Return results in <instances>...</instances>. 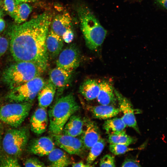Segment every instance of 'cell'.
<instances>
[{
    "label": "cell",
    "mask_w": 167,
    "mask_h": 167,
    "mask_svg": "<svg viewBox=\"0 0 167 167\" xmlns=\"http://www.w3.org/2000/svg\"><path fill=\"white\" fill-rule=\"evenodd\" d=\"M51 20V15L44 12L22 24L10 26V51L16 62H33L45 70L49 58L45 41Z\"/></svg>",
    "instance_id": "1"
},
{
    "label": "cell",
    "mask_w": 167,
    "mask_h": 167,
    "mask_svg": "<svg viewBox=\"0 0 167 167\" xmlns=\"http://www.w3.org/2000/svg\"><path fill=\"white\" fill-rule=\"evenodd\" d=\"M79 109V105L72 93L58 99L48 111L50 133L51 135L62 134L70 117Z\"/></svg>",
    "instance_id": "2"
},
{
    "label": "cell",
    "mask_w": 167,
    "mask_h": 167,
    "mask_svg": "<svg viewBox=\"0 0 167 167\" xmlns=\"http://www.w3.org/2000/svg\"><path fill=\"white\" fill-rule=\"evenodd\" d=\"M80 27L87 47L94 50L103 43L107 32L91 10L82 5L77 9Z\"/></svg>",
    "instance_id": "3"
},
{
    "label": "cell",
    "mask_w": 167,
    "mask_h": 167,
    "mask_svg": "<svg viewBox=\"0 0 167 167\" xmlns=\"http://www.w3.org/2000/svg\"><path fill=\"white\" fill-rule=\"evenodd\" d=\"M45 70L37 64L29 61H19L6 69L3 79L5 83L12 89L37 77Z\"/></svg>",
    "instance_id": "4"
},
{
    "label": "cell",
    "mask_w": 167,
    "mask_h": 167,
    "mask_svg": "<svg viewBox=\"0 0 167 167\" xmlns=\"http://www.w3.org/2000/svg\"><path fill=\"white\" fill-rule=\"evenodd\" d=\"M29 133L25 127L10 129L5 133L2 142L3 149L7 154L16 157L20 156L28 142Z\"/></svg>",
    "instance_id": "5"
},
{
    "label": "cell",
    "mask_w": 167,
    "mask_h": 167,
    "mask_svg": "<svg viewBox=\"0 0 167 167\" xmlns=\"http://www.w3.org/2000/svg\"><path fill=\"white\" fill-rule=\"evenodd\" d=\"M32 102H13L0 107V120L15 128L19 126L28 115Z\"/></svg>",
    "instance_id": "6"
},
{
    "label": "cell",
    "mask_w": 167,
    "mask_h": 167,
    "mask_svg": "<svg viewBox=\"0 0 167 167\" xmlns=\"http://www.w3.org/2000/svg\"><path fill=\"white\" fill-rule=\"evenodd\" d=\"M45 82L40 76L35 77L11 89L6 98L13 102H32Z\"/></svg>",
    "instance_id": "7"
},
{
    "label": "cell",
    "mask_w": 167,
    "mask_h": 167,
    "mask_svg": "<svg viewBox=\"0 0 167 167\" xmlns=\"http://www.w3.org/2000/svg\"><path fill=\"white\" fill-rule=\"evenodd\" d=\"M55 145L69 154L83 156L86 149L81 139L61 134L51 135Z\"/></svg>",
    "instance_id": "8"
},
{
    "label": "cell",
    "mask_w": 167,
    "mask_h": 167,
    "mask_svg": "<svg viewBox=\"0 0 167 167\" xmlns=\"http://www.w3.org/2000/svg\"><path fill=\"white\" fill-rule=\"evenodd\" d=\"M58 57L57 66L72 71L79 66L81 61L80 51L73 45L62 50Z\"/></svg>",
    "instance_id": "9"
},
{
    "label": "cell",
    "mask_w": 167,
    "mask_h": 167,
    "mask_svg": "<svg viewBox=\"0 0 167 167\" xmlns=\"http://www.w3.org/2000/svg\"><path fill=\"white\" fill-rule=\"evenodd\" d=\"M114 93L120 112L123 114L121 118L126 126L133 128L139 134L140 132L135 115V109L130 101L117 90L114 89Z\"/></svg>",
    "instance_id": "10"
},
{
    "label": "cell",
    "mask_w": 167,
    "mask_h": 167,
    "mask_svg": "<svg viewBox=\"0 0 167 167\" xmlns=\"http://www.w3.org/2000/svg\"><path fill=\"white\" fill-rule=\"evenodd\" d=\"M55 144L52 137L42 136L32 140L28 146L29 152L39 156L48 155L54 148Z\"/></svg>",
    "instance_id": "11"
},
{
    "label": "cell",
    "mask_w": 167,
    "mask_h": 167,
    "mask_svg": "<svg viewBox=\"0 0 167 167\" xmlns=\"http://www.w3.org/2000/svg\"><path fill=\"white\" fill-rule=\"evenodd\" d=\"M73 72L58 66L50 71L49 80L56 87L59 94L69 83Z\"/></svg>",
    "instance_id": "12"
},
{
    "label": "cell",
    "mask_w": 167,
    "mask_h": 167,
    "mask_svg": "<svg viewBox=\"0 0 167 167\" xmlns=\"http://www.w3.org/2000/svg\"><path fill=\"white\" fill-rule=\"evenodd\" d=\"M84 122L86 128L83 131L81 139L86 149L88 150L101 138V135L95 123L88 119H85Z\"/></svg>",
    "instance_id": "13"
},
{
    "label": "cell",
    "mask_w": 167,
    "mask_h": 167,
    "mask_svg": "<svg viewBox=\"0 0 167 167\" xmlns=\"http://www.w3.org/2000/svg\"><path fill=\"white\" fill-rule=\"evenodd\" d=\"M48 123V114L46 109L39 107L31 117V129L36 135L41 134L46 131Z\"/></svg>",
    "instance_id": "14"
},
{
    "label": "cell",
    "mask_w": 167,
    "mask_h": 167,
    "mask_svg": "<svg viewBox=\"0 0 167 167\" xmlns=\"http://www.w3.org/2000/svg\"><path fill=\"white\" fill-rule=\"evenodd\" d=\"M99 86L97 97L98 102L101 105H115L117 102V99L111 83L104 80L99 82Z\"/></svg>",
    "instance_id": "15"
},
{
    "label": "cell",
    "mask_w": 167,
    "mask_h": 167,
    "mask_svg": "<svg viewBox=\"0 0 167 167\" xmlns=\"http://www.w3.org/2000/svg\"><path fill=\"white\" fill-rule=\"evenodd\" d=\"M63 41L62 37L56 34L51 29L48 31L45 45L49 58L54 59L58 56L62 50Z\"/></svg>",
    "instance_id": "16"
},
{
    "label": "cell",
    "mask_w": 167,
    "mask_h": 167,
    "mask_svg": "<svg viewBox=\"0 0 167 167\" xmlns=\"http://www.w3.org/2000/svg\"><path fill=\"white\" fill-rule=\"evenodd\" d=\"M72 20L67 12L60 13L53 18L51 29L55 33L62 37L67 31L72 29Z\"/></svg>",
    "instance_id": "17"
},
{
    "label": "cell",
    "mask_w": 167,
    "mask_h": 167,
    "mask_svg": "<svg viewBox=\"0 0 167 167\" xmlns=\"http://www.w3.org/2000/svg\"><path fill=\"white\" fill-rule=\"evenodd\" d=\"M87 107L93 117L101 119L111 118L120 112L119 108L111 105H101L98 106H88Z\"/></svg>",
    "instance_id": "18"
},
{
    "label": "cell",
    "mask_w": 167,
    "mask_h": 167,
    "mask_svg": "<svg viewBox=\"0 0 167 167\" xmlns=\"http://www.w3.org/2000/svg\"><path fill=\"white\" fill-rule=\"evenodd\" d=\"M56 88L49 80L38 92V100L39 107L46 108L52 102Z\"/></svg>",
    "instance_id": "19"
},
{
    "label": "cell",
    "mask_w": 167,
    "mask_h": 167,
    "mask_svg": "<svg viewBox=\"0 0 167 167\" xmlns=\"http://www.w3.org/2000/svg\"><path fill=\"white\" fill-rule=\"evenodd\" d=\"M84 122L78 115H72L65 124L62 132L63 134L77 137L83 132Z\"/></svg>",
    "instance_id": "20"
},
{
    "label": "cell",
    "mask_w": 167,
    "mask_h": 167,
    "mask_svg": "<svg viewBox=\"0 0 167 167\" xmlns=\"http://www.w3.org/2000/svg\"><path fill=\"white\" fill-rule=\"evenodd\" d=\"M100 89L99 82L93 79L85 80L80 85L79 92L87 100L97 98Z\"/></svg>",
    "instance_id": "21"
},
{
    "label": "cell",
    "mask_w": 167,
    "mask_h": 167,
    "mask_svg": "<svg viewBox=\"0 0 167 167\" xmlns=\"http://www.w3.org/2000/svg\"><path fill=\"white\" fill-rule=\"evenodd\" d=\"M48 156L50 162L48 166L66 167L71 164V159L68 156L61 148H54Z\"/></svg>",
    "instance_id": "22"
},
{
    "label": "cell",
    "mask_w": 167,
    "mask_h": 167,
    "mask_svg": "<svg viewBox=\"0 0 167 167\" xmlns=\"http://www.w3.org/2000/svg\"><path fill=\"white\" fill-rule=\"evenodd\" d=\"M32 7L27 2H17L14 19L15 22L20 24L25 21L32 11Z\"/></svg>",
    "instance_id": "23"
},
{
    "label": "cell",
    "mask_w": 167,
    "mask_h": 167,
    "mask_svg": "<svg viewBox=\"0 0 167 167\" xmlns=\"http://www.w3.org/2000/svg\"><path fill=\"white\" fill-rule=\"evenodd\" d=\"M126 126L121 118H115L107 119L103 128L109 135L124 130Z\"/></svg>",
    "instance_id": "24"
},
{
    "label": "cell",
    "mask_w": 167,
    "mask_h": 167,
    "mask_svg": "<svg viewBox=\"0 0 167 167\" xmlns=\"http://www.w3.org/2000/svg\"><path fill=\"white\" fill-rule=\"evenodd\" d=\"M108 140L110 144H118L127 146L136 142V139L127 135L122 131L109 135Z\"/></svg>",
    "instance_id": "25"
},
{
    "label": "cell",
    "mask_w": 167,
    "mask_h": 167,
    "mask_svg": "<svg viewBox=\"0 0 167 167\" xmlns=\"http://www.w3.org/2000/svg\"><path fill=\"white\" fill-rule=\"evenodd\" d=\"M105 144L104 139L101 138L91 148L87 158V164L91 165L101 153Z\"/></svg>",
    "instance_id": "26"
},
{
    "label": "cell",
    "mask_w": 167,
    "mask_h": 167,
    "mask_svg": "<svg viewBox=\"0 0 167 167\" xmlns=\"http://www.w3.org/2000/svg\"><path fill=\"white\" fill-rule=\"evenodd\" d=\"M128 146L127 145L122 144H110L109 149L112 153L116 155L123 154L128 152L137 149L128 148Z\"/></svg>",
    "instance_id": "27"
},
{
    "label": "cell",
    "mask_w": 167,
    "mask_h": 167,
    "mask_svg": "<svg viewBox=\"0 0 167 167\" xmlns=\"http://www.w3.org/2000/svg\"><path fill=\"white\" fill-rule=\"evenodd\" d=\"M20 166L16 157L8 154L0 156V166L19 167Z\"/></svg>",
    "instance_id": "28"
},
{
    "label": "cell",
    "mask_w": 167,
    "mask_h": 167,
    "mask_svg": "<svg viewBox=\"0 0 167 167\" xmlns=\"http://www.w3.org/2000/svg\"><path fill=\"white\" fill-rule=\"evenodd\" d=\"M17 4L16 0H1V6L7 13L13 18Z\"/></svg>",
    "instance_id": "29"
},
{
    "label": "cell",
    "mask_w": 167,
    "mask_h": 167,
    "mask_svg": "<svg viewBox=\"0 0 167 167\" xmlns=\"http://www.w3.org/2000/svg\"><path fill=\"white\" fill-rule=\"evenodd\" d=\"M100 167H115L114 156L109 154H106L101 159L100 162Z\"/></svg>",
    "instance_id": "30"
},
{
    "label": "cell",
    "mask_w": 167,
    "mask_h": 167,
    "mask_svg": "<svg viewBox=\"0 0 167 167\" xmlns=\"http://www.w3.org/2000/svg\"><path fill=\"white\" fill-rule=\"evenodd\" d=\"M26 167H41L45 166V164L35 157H31L27 159L24 163Z\"/></svg>",
    "instance_id": "31"
},
{
    "label": "cell",
    "mask_w": 167,
    "mask_h": 167,
    "mask_svg": "<svg viewBox=\"0 0 167 167\" xmlns=\"http://www.w3.org/2000/svg\"><path fill=\"white\" fill-rule=\"evenodd\" d=\"M9 45V42L8 39L0 35V57L6 52Z\"/></svg>",
    "instance_id": "32"
},
{
    "label": "cell",
    "mask_w": 167,
    "mask_h": 167,
    "mask_svg": "<svg viewBox=\"0 0 167 167\" xmlns=\"http://www.w3.org/2000/svg\"><path fill=\"white\" fill-rule=\"evenodd\" d=\"M122 167H140L141 165L138 161L133 158L126 157L121 166Z\"/></svg>",
    "instance_id": "33"
},
{
    "label": "cell",
    "mask_w": 167,
    "mask_h": 167,
    "mask_svg": "<svg viewBox=\"0 0 167 167\" xmlns=\"http://www.w3.org/2000/svg\"><path fill=\"white\" fill-rule=\"evenodd\" d=\"M64 41L67 43H70L73 41L74 38V34L72 29L66 32L62 36Z\"/></svg>",
    "instance_id": "34"
},
{
    "label": "cell",
    "mask_w": 167,
    "mask_h": 167,
    "mask_svg": "<svg viewBox=\"0 0 167 167\" xmlns=\"http://www.w3.org/2000/svg\"><path fill=\"white\" fill-rule=\"evenodd\" d=\"M73 167H91L92 166L91 165L88 164H85L83 161H80L78 162L74 163L72 165Z\"/></svg>",
    "instance_id": "35"
},
{
    "label": "cell",
    "mask_w": 167,
    "mask_h": 167,
    "mask_svg": "<svg viewBox=\"0 0 167 167\" xmlns=\"http://www.w3.org/2000/svg\"><path fill=\"white\" fill-rule=\"evenodd\" d=\"M156 1L161 6L167 10V0H156Z\"/></svg>",
    "instance_id": "36"
},
{
    "label": "cell",
    "mask_w": 167,
    "mask_h": 167,
    "mask_svg": "<svg viewBox=\"0 0 167 167\" xmlns=\"http://www.w3.org/2000/svg\"><path fill=\"white\" fill-rule=\"evenodd\" d=\"M6 24L5 21L2 19H0V32H2L5 29Z\"/></svg>",
    "instance_id": "37"
},
{
    "label": "cell",
    "mask_w": 167,
    "mask_h": 167,
    "mask_svg": "<svg viewBox=\"0 0 167 167\" xmlns=\"http://www.w3.org/2000/svg\"><path fill=\"white\" fill-rule=\"evenodd\" d=\"M36 0H16L17 2H35Z\"/></svg>",
    "instance_id": "38"
},
{
    "label": "cell",
    "mask_w": 167,
    "mask_h": 167,
    "mask_svg": "<svg viewBox=\"0 0 167 167\" xmlns=\"http://www.w3.org/2000/svg\"><path fill=\"white\" fill-rule=\"evenodd\" d=\"M2 15V12L0 10V19L1 18V16Z\"/></svg>",
    "instance_id": "39"
},
{
    "label": "cell",
    "mask_w": 167,
    "mask_h": 167,
    "mask_svg": "<svg viewBox=\"0 0 167 167\" xmlns=\"http://www.w3.org/2000/svg\"><path fill=\"white\" fill-rule=\"evenodd\" d=\"M1 0H0V6L1 5Z\"/></svg>",
    "instance_id": "40"
}]
</instances>
